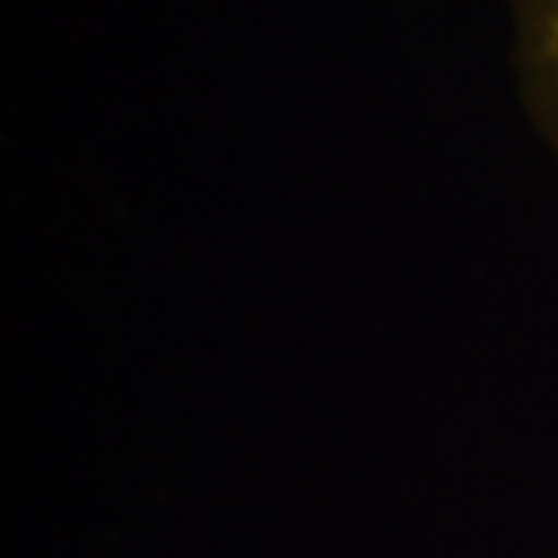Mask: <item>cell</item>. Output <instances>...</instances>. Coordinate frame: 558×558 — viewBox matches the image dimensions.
<instances>
[{
  "label": "cell",
  "mask_w": 558,
  "mask_h": 558,
  "mask_svg": "<svg viewBox=\"0 0 558 558\" xmlns=\"http://www.w3.org/2000/svg\"><path fill=\"white\" fill-rule=\"evenodd\" d=\"M521 112L558 161V0H499Z\"/></svg>",
  "instance_id": "6da1fadb"
}]
</instances>
